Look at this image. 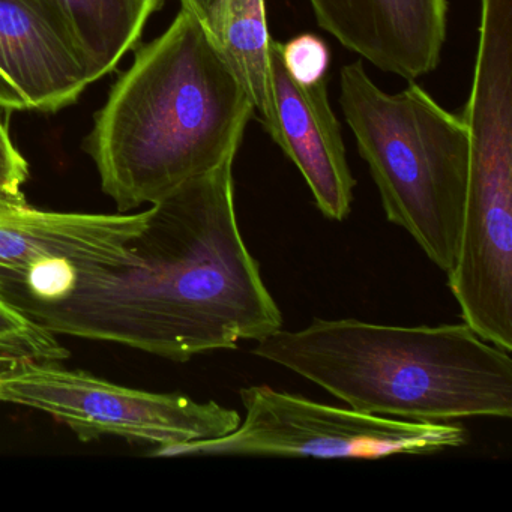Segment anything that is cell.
I'll use <instances>...</instances> for the list:
<instances>
[{"mask_svg":"<svg viewBox=\"0 0 512 512\" xmlns=\"http://www.w3.org/2000/svg\"><path fill=\"white\" fill-rule=\"evenodd\" d=\"M235 160L152 205L131 242L133 262L70 278L25 316L55 335L175 362L280 331L283 314L239 229Z\"/></svg>","mask_w":512,"mask_h":512,"instance_id":"obj_1","label":"cell"},{"mask_svg":"<svg viewBox=\"0 0 512 512\" xmlns=\"http://www.w3.org/2000/svg\"><path fill=\"white\" fill-rule=\"evenodd\" d=\"M253 115L205 23L181 7L113 85L86 151L104 193L127 214L238 154Z\"/></svg>","mask_w":512,"mask_h":512,"instance_id":"obj_2","label":"cell"},{"mask_svg":"<svg viewBox=\"0 0 512 512\" xmlns=\"http://www.w3.org/2000/svg\"><path fill=\"white\" fill-rule=\"evenodd\" d=\"M251 353L370 415L415 422L512 416L511 353L464 322L314 319L307 328H281L256 341Z\"/></svg>","mask_w":512,"mask_h":512,"instance_id":"obj_3","label":"cell"},{"mask_svg":"<svg viewBox=\"0 0 512 512\" xmlns=\"http://www.w3.org/2000/svg\"><path fill=\"white\" fill-rule=\"evenodd\" d=\"M340 106L389 223L406 230L448 274L466 202V122L413 82L386 94L361 61L341 68Z\"/></svg>","mask_w":512,"mask_h":512,"instance_id":"obj_4","label":"cell"},{"mask_svg":"<svg viewBox=\"0 0 512 512\" xmlns=\"http://www.w3.org/2000/svg\"><path fill=\"white\" fill-rule=\"evenodd\" d=\"M245 416L232 433L155 448V457L356 458L428 455L467 445L469 433L451 422H415L317 403L266 385L239 391Z\"/></svg>","mask_w":512,"mask_h":512,"instance_id":"obj_5","label":"cell"},{"mask_svg":"<svg viewBox=\"0 0 512 512\" xmlns=\"http://www.w3.org/2000/svg\"><path fill=\"white\" fill-rule=\"evenodd\" d=\"M0 403L29 407L64 422L82 442L104 436L155 448L215 439L241 422L236 410L187 395L116 385L61 362H28L0 370Z\"/></svg>","mask_w":512,"mask_h":512,"instance_id":"obj_6","label":"cell"},{"mask_svg":"<svg viewBox=\"0 0 512 512\" xmlns=\"http://www.w3.org/2000/svg\"><path fill=\"white\" fill-rule=\"evenodd\" d=\"M139 214L0 208V301L22 305L59 292L70 278L133 262L131 242L148 221Z\"/></svg>","mask_w":512,"mask_h":512,"instance_id":"obj_7","label":"cell"},{"mask_svg":"<svg viewBox=\"0 0 512 512\" xmlns=\"http://www.w3.org/2000/svg\"><path fill=\"white\" fill-rule=\"evenodd\" d=\"M317 25L383 73L407 82L440 64L446 0H308Z\"/></svg>","mask_w":512,"mask_h":512,"instance_id":"obj_8","label":"cell"},{"mask_svg":"<svg viewBox=\"0 0 512 512\" xmlns=\"http://www.w3.org/2000/svg\"><path fill=\"white\" fill-rule=\"evenodd\" d=\"M271 64L275 116L268 134L301 172L317 209L329 220L344 221L352 211L356 181L340 122L329 104L326 79L308 86L293 80L275 40Z\"/></svg>","mask_w":512,"mask_h":512,"instance_id":"obj_9","label":"cell"},{"mask_svg":"<svg viewBox=\"0 0 512 512\" xmlns=\"http://www.w3.org/2000/svg\"><path fill=\"white\" fill-rule=\"evenodd\" d=\"M91 85L40 0H0V109L56 113Z\"/></svg>","mask_w":512,"mask_h":512,"instance_id":"obj_10","label":"cell"},{"mask_svg":"<svg viewBox=\"0 0 512 512\" xmlns=\"http://www.w3.org/2000/svg\"><path fill=\"white\" fill-rule=\"evenodd\" d=\"M85 70L89 83L112 73L136 49L164 0H40Z\"/></svg>","mask_w":512,"mask_h":512,"instance_id":"obj_11","label":"cell"},{"mask_svg":"<svg viewBox=\"0 0 512 512\" xmlns=\"http://www.w3.org/2000/svg\"><path fill=\"white\" fill-rule=\"evenodd\" d=\"M203 23L268 131L274 124L275 109L265 0H215Z\"/></svg>","mask_w":512,"mask_h":512,"instance_id":"obj_12","label":"cell"},{"mask_svg":"<svg viewBox=\"0 0 512 512\" xmlns=\"http://www.w3.org/2000/svg\"><path fill=\"white\" fill-rule=\"evenodd\" d=\"M68 356L55 334L0 301V370L28 362H62Z\"/></svg>","mask_w":512,"mask_h":512,"instance_id":"obj_13","label":"cell"},{"mask_svg":"<svg viewBox=\"0 0 512 512\" xmlns=\"http://www.w3.org/2000/svg\"><path fill=\"white\" fill-rule=\"evenodd\" d=\"M280 55L289 76L301 85H316L326 79L331 53L322 38L301 34L280 43Z\"/></svg>","mask_w":512,"mask_h":512,"instance_id":"obj_14","label":"cell"},{"mask_svg":"<svg viewBox=\"0 0 512 512\" xmlns=\"http://www.w3.org/2000/svg\"><path fill=\"white\" fill-rule=\"evenodd\" d=\"M28 179V160L14 146L7 125L0 118V208L28 203L22 190Z\"/></svg>","mask_w":512,"mask_h":512,"instance_id":"obj_15","label":"cell"},{"mask_svg":"<svg viewBox=\"0 0 512 512\" xmlns=\"http://www.w3.org/2000/svg\"><path fill=\"white\" fill-rule=\"evenodd\" d=\"M179 2H181V7L193 11L200 19L205 20L206 14H208L209 8L214 5L215 0H179Z\"/></svg>","mask_w":512,"mask_h":512,"instance_id":"obj_16","label":"cell"}]
</instances>
